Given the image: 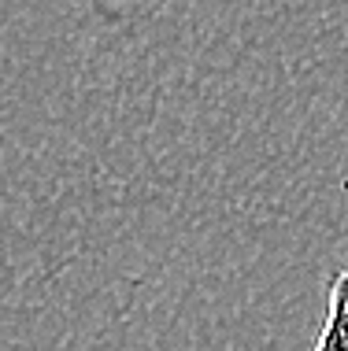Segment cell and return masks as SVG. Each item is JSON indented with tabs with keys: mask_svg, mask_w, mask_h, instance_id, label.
Masks as SVG:
<instances>
[{
	"mask_svg": "<svg viewBox=\"0 0 348 351\" xmlns=\"http://www.w3.org/2000/svg\"><path fill=\"white\" fill-rule=\"evenodd\" d=\"M312 351H348V270H337L330 281V303Z\"/></svg>",
	"mask_w": 348,
	"mask_h": 351,
	"instance_id": "obj_1",
	"label": "cell"
}]
</instances>
